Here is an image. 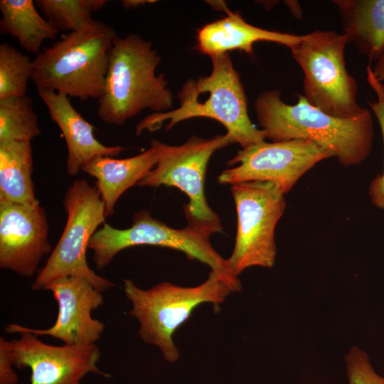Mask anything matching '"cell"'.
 I'll list each match as a JSON object with an SVG mask.
<instances>
[{"label": "cell", "instance_id": "cell-1", "mask_svg": "<svg viewBox=\"0 0 384 384\" xmlns=\"http://www.w3.org/2000/svg\"><path fill=\"white\" fill-rule=\"evenodd\" d=\"M279 90L265 91L255 100L257 119L266 139L272 142L304 139L334 152L344 167L357 166L370 155L374 137L373 122L366 109L348 119L331 116L310 105L302 95L287 104Z\"/></svg>", "mask_w": 384, "mask_h": 384}, {"label": "cell", "instance_id": "cell-2", "mask_svg": "<svg viewBox=\"0 0 384 384\" xmlns=\"http://www.w3.org/2000/svg\"><path fill=\"white\" fill-rule=\"evenodd\" d=\"M210 58V74L190 79L183 85L199 95L182 87L178 93L180 106L144 118L136 127L137 135L143 131L157 130L166 121L169 130L185 119L207 117L223 124L227 133L242 148L265 141V132L257 129L250 119L245 90L228 53Z\"/></svg>", "mask_w": 384, "mask_h": 384}, {"label": "cell", "instance_id": "cell-3", "mask_svg": "<svg viewBox=\"0 0 384 384\" xmlns=\"http://www.w3.org/2000/svg\"><path fill=\"white\" fill-rule=\"evenodd\" d=\"M161 59L151 41L136 33L116 36L97 114L110 124L122 125L142 110L165 112L173 97L164 74H156Z\"/></svg>", "mask_w": 384, "mask_h": 384}, {"label": "cell", "instance_id": "cell-4", "mask_svg": "<svg viewBox=\"0 0 384 384\" xmlns=\"http://www.w3.org/2000/svg\"><path fill=\"white\" fill-rule=\"evenodd\" d=\"M117 36L112 26L97 20L64 34L36 55L31 80L36 88L52 90L70 98L99 100Z\"/></svg>", "mask_w": 384, "mask_h": 384}, {"label": "cell", "instance_id": "cell-5", "mask_svg": "<svg viewBox=\"0 0 384 384\" xmlns=\"http://www.w3.org/2000/svg\"><path fill=\"white\" fill-rule=\"evenodd\" d=\"M124 292L132 304L129 314L139 323L140 338L157 346L170 362L177 361L180 355L173 336L193 310L203 303L218 307L233 292L225 278L213 270L205 282L196 287L164 282L144 289L126 279Z\"/></svg>", "mask_w": 384, "mask_h": 384}, {"label": "cell", "instance_id": "cell-6", "mask_svg": "<svg viewBox=\"0 0 384 384\" xmlns=\"http://www.w3.org/2000/svg\"><path fill=\"white\" fill-rule=\"evenodd\" d=\"M347 43L343 33L316 30L304 35L290 48L304 73L303 97L312 106L342 119L357 117L366 110L357 102L358 85L346 67Z\"/></svg>", "mask_w": 384, "mask_h": 384}, {"label": "cell", "instance_id": "cell-7", "mask_svg": "<svg viewBox=\"0 0 384 384\" xmlns=\"http://www.w3.org/2000/svg\"><path fill=\"white\" fill-rule=\"evenodd\" d=\"M235 143L228 133L210 139L192 136L181 145L166 144L158 139L151 141L157 156V163L137 185L176 187L189 198L184 205L188 225L211 235L222 231L218 215L208 206L204 190L207 165L218 149Z\"/></svg>", "mask_w": 384, "mask_h": 384}, {"label": "cell", "instance_id": "cell-8", "mask_svg": "<svg viewBox=\"0 0 384 384\" xmlns=\"http://www.w3.org/2000/svg\"><path fill=\"white\" fill-rule=\"evenodd\" d=\"M155 245L184 252L222 275L233 292L242 289L241 283L231 271L228 260L212 247L210 235L190 225L173 228L154 218L146 210L136 213L130 227L118 229L105 223L92 236L88 248L98 270L106 267L122 250L136 245Z\"/></svg>", "mask_w": 384, "mask_h": 384}, {"label": "cell", "instance_id": "cell-9", "mask_svg": "<svg viewBox=\"0 0 384 384\" xmlns=\"http://www.w3.org/2000/svg\"><path fill=\"white\" fill-rule=\"evenodd\" d=\"M63 205L67 213L65 226L44 267L31 284V290H44L51 281L68 276L84 277L102 292L108 290L114 284L97 274L86 258L90 238L107 218L97 188L85 179L76 180L67 189Z\"/></svg>", "mask_w": 384, "mask_h": 384}, {"label": "cell", "instance_id": "cell-10", "mask_svg": "<svg viewBox=\"0 0 384 384\" xmlns=\"http://www.w3.org/2000/svg\"><path fill=\"white\" fill-rule=\"evenodd\" d=\"M231 186L237 212L235 246L227 259L232 272L238 277L251 267H272L277 255L274 230L287 206L284 193L271 182Z\"/></svg>", "mask_w": 384, "mask_h": 384}, {"label": "cell", "instance_id": "cell-11", "mask_svg": "<svg viewBox=\"0 0 384 384\" xmlns=\"http://www.w3.org/2000/svg\"><path fill=\"white\" fill-rule=\"evenodd\" d=\"M332 157H336L334 152L309 139L263 141L239 150L228 162L230 166H238L224 170L218 180L221 184L231 185L271 182L285 194L314 165Z\"/></svg>", "mask_w": 384, "mask_h": 384}, {"label": "cell", "instance_id": "cell-12", "mask_svg": "<svg viewBox=\"0 0 384 384\" xmlns=\"http://www.w3.org/2000/svg\"><path fill=\"white\" fill-rule=\"evenodd\" d=\"M44 290L51 292L58 304V316L53 326L39 329L16 323L8 324L5 331L10 334L31 333L36 336H48L67 345L95 344L101 337L105 324L94 319L92 311L102 305V292L87 279L68 276L49 282Z\"/></svg>", "mask_w": 384, "mask_h": 384}, {"label": "cell", "instance_id": "cell-13", "mask_svg": "<svg viewBox=\"0 0 384 384\" xmlns=\"http://www.w3.org/2000/svg\"><path fill=\"white\" fill-rule=\"evenodd\" d=\"M20 335L6 340V345L14 366L30 369L31 384H82L90 373L107 376L97 366L100 351L95 343L57 346L31 333Z\"/></svg>", "mask_w": 384, "mask_h": 384}, {"label": "cell", "instance_id": "cell-14", "mask_svg": "<svg viewBox=\"0 0 384 384\" xmlns=\"http://www.w3.org/2000/svg\"><path fill=\"white\" fill-rule=\"evenodd\" d=\"M48 225L40 203L0 200V267L31 278L50 254Z\"/></svg>", "mask_w": 384, "mask_h": 384}, {"label": "cell", "instance_id": "cell-15", "mask_svg": "<svg viewBox=\"0 0 384 384\" xmlns=\"http://www.w3.org/2000/svg\"><path fill=\"white\" fill-rule=\"evenodd\" d=\"M36 90L65 138L68 147L66 171L69 176L78 174L82 166L96 156L114 157L122 152L121 146H106L95 138L94 127L74 108L68 95L49 89Z\"/></svg>", "mask_w": 384, "mask_h": 384}, {"label": "cell", "instance_id": "cell-16", "mask_svg": "<svg viewBox=\"0 0 384 384\" xmlns=\"http://www.w3.org/2000/svg\"><path fill=\"white\" fill-rule=\"evenodd\" d=\"M303 36L259 28L247 23L238 13L229 11L227 16L198 31L196 48L210 57L234 50L252 55L257 42H273L290 49L301 42Z\"/></svg>", "mask_w": 384, "mask_h": 384}, {"label": "cell", "instance_id": "cell-17", "mask_svg": "<svg viewBox=\"0 0 384 384\" xmlns=\"http://www.w3.org/2000/svg\"><path fill=\"white\" fill-rule=\"evenodd\" d=\"M157 163L154 149L126 159L98 156L85 164L81 170L97 179L96 187L101 196L108 217L114 213L120 196L145 178Z\"/></svg>", "mask_w": 384, "mask_h": 384}, {"label": "cell", "instance_id": "cell-18", "mask_svg": "<svg viewBox=\"0 0 384 384\" xmlns=\"http://www.w3.org/2000/svg\"><path fill=\"white\" fill-rule=\"evenodd\" d=\"M348 43L375 62L384 51V0H334Z\"/></svg>", "mask_w": 384, "mask_h": 384}, {"label": "cell", "instance_id": "cell-19", "mask_svg": "<svg viewBox=\"0 0 384 384\" xmlns=\"http://www.w3.org/2000/svg\"><path fill=\"white\" fill-rule=\"evenodd\" d=\"M33 0H1L0 32L16 38L21 48L38 54L43 43L55 39L59 31L43 17Z\"/></svg>", "mask_w": 384, "mask_h": 384}, {"label": "cell", "instance_id": "cell-20", "mask_svg": "<svg viewBox=\"0 0 384 384\" xmlns=\"http://www.w3.org/2000/svg\"><path fill=\"white\" fill-rule=\"evenodd\" d=\"M31 142H0V200L34 204Z\"/></svg>", "mask_w": 384, "mask_h": 384}, {"label": "cell", "instance_id": "cell-21", "mask_svg": "<svg viewBox=\"0 0 384 384\" xmlns=\"http://www.w3.org/2000/svg\"><path fill=\"white\" fill-rule=\"evenodd\" d=\"M41 131L27 95L0 99V142H31Z\"/></svg>", "mask_w": 384, "mask_h": 384}, {"label": "cell", "instance_id": "cell-22", "mask_svg": "<svg viewBox=\"0 0 384 384\" xmlns=\"http://www.w3.org/2000/svg\"><path fill=\"white\" fill-rule=\"evenodd\" d=\"M107 0H37L44 18L58 31H77L92 23V14L102 9Z\"/></svg>", "mask_w": 384, "mask_h": 384}, {"label": "cell", "instance_id": "cell-23", "mask_svg": "<svg viewBox=\"0 0 384 384\" xmlns=\"http://www.w3.org/2000/svg\"><path fill=\"white\" fill-rule=\"evenodd\" d=\"M33 60L6 42L0 44V99L26 95Z\"/></svg>", "mask_w": 384, "mask_h": 384}, {"label": "cell", "instance_id": "cell-24", "mask_svg": "<svg viewBox=\"0 0 384 384\" xmlns=\"http://www.w3.org/2000/svg\"><path fill=\"white\" fill-rule=\"evenodd\" d=\"M366 71L367 82L376 95V100H368V103L378 122L384 144V82L375 78L370 64L367 65ZM368 195L372 203L384 210V167L383 173L370 182Z\"/></svg>", "mask_w": 384, "mask_h": 384}, {"label": "cell", "instance_id": "cell-25", "mask_svg": "<svg viewBox=\"0 0 384 384\" xmlns=\"http://www.w3.org/2000/svg\"><path fill=\"white\" fill-rule=\"evenodd\" d=\"M345 361L349 384H384V376L375 371L367 353L357 346L349 350Z\"/></svg>", "mask_w": 384, "mask_h": 384}, {"label": "cell", "instance_id": "cell-26", "mask_svg": "<svg viewBox=\"0 0 384 384\" xmlns=\"http://www.w3.org/2000/svg\"><path fill=\"white\" fill-rule=\"evenodd\" d=\"M6 345V339L0 337V384H17L18 376Z\"/></svg>", "mask_w": 384, "mask_h": 384}, {"label": "cell", "instance_id": "cell-27", "mask_svg": "<svg viewBox=\"0 0 384 384\" xmlns=\"http://www.w3.org/2000/svg\"><path fill=\"white\" fill-rule=\"evenodd\" d=\"M372 69L375 78L380 82H384V51L375 61V66Z\"/></svg>", "mask_w": 384, "mask_h": 384}, {"label": "cell", "instance_id": "cell-28", "mask_svg": "<svg viewBox=\"0 0 384 384\" xmlns=\"http://www.w3.org/2000/svg\"><path fill=\"white\" fill-rule=\"evenodd\" d=\"M153 0H123L121 1L122 6L126 9H135L146 4L156 3Z\"/></svg>", "mask_w": 384, "mask_h": 384}, {"label": "cell", "instance_id": "cell-29", "mask_svg": "<svg viewBox=\"0 0 384 384\" xmlns=\"http://www.w3.org/2000/svg\"><path fill=\"white\" fill-rule=\"evenodd\" d=\"M285 4L287 6L289 9L290 10L292 15L300 19L302 17V8L297 1H285Z\"/></svg>", "mask_w": 384, "mask_h": 384}]
</instances>
